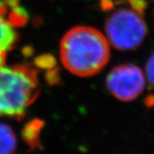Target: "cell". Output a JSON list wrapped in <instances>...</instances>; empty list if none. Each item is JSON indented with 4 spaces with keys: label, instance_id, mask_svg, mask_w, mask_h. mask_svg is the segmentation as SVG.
I'll return each mask as SVG.
<instances>
[{
    "label": "cell",
    "instance_id": "6da1fadb",
    "mask_svg": "<svg viewBox=\"0 0 154 154\" xmlns=\"http://www.w3.org/2000/svg\"><path fill=\"white\" fill-rule=\"evenodd\" d=\"M60 57L63 66L70 73L81 77L93 76L109 61V42L96 28L75 27L61 40Z\"/></svg>",
    "mask_w": 154,
    "mask_h": 154
},
{
    "label": "cell",
    "instance_id": "7a4b0ae2",
    "mask_svg": "<svg viewBox=\"0 0 154 154\" xmlns=\"http://www.w3.org/2000/svg\"><path fill=\"white\" fill-rule=\"evenodd\" d=\"M37 73L27 65H0V116L22 117L38 97Z\"/></svg>",
    "mask_w": 154,
    "mask_h": 154
},
{
    "label": "cell",
    "instance_id": "3957f363",
    "mask_svg": "<svg viewBox=\"0 0 154 154\" xmlns=\"http://www.w3.org/2000/svg\"><path fill=\"white\" fill-rule=\"evenodd\" d=\"M108 40L116 49L131 51L142 44L147 33L142 17L130 10H119L110 15L105 23Z\"/></svg>",
    "mask_w": 154,
    "mask_h": 154
},
{
    "label": "cell",
    "instance_id": "277c9868",
    "mask_svg": "<svg viewBox=\"0 0 154 154\" xmlns=\"http://www.w3.org/2000/svg\"><path fill=\"white\" fill-rule=\"evenodd\" d=\"M142 70L134 64H122L113 68L106 78V87L116 99L132 101L137 99L145 89Z\"/></svg>",
    "mask_w": 154,
    "mask_h": 154
},
{
    "label": "cell",
    "instance_id": "5b68a950",
    "mask_svg": "<svg viewBox=\"0 0 154 154\" xmlns=\"http://www.w3.org/2000/svg\"><path fill=\"white\" fill-rule=\"evenodd\" d=\"M27 18L17 0H0V65L5 63L6 52L17 42L15 27L24 24Z\"/></svg>",
    "mask_w": 154,
    "mask_h": 154
},
{
    "label": "cell",
    "instance_id": "8992f818",
    "mask_svg": "<svg viewBox=\"0 0 154 154\" xmlns=\"http://www.w3.org/2000/svg\"><path fill=\"white\" fill-rule=\"evenodd\" d=\"M17 148V137L11 127L0 123V154L11 153Z\"/></svg>",
    "mask_w": 154,
    "mask_h": 154
},
{
    "label": "cell",
    "instance_id": "52a82bcc",
    "mask_svg": "<svg viewBox=\"0 0 154 154\" xmlns=\"http://www.w3.org/2000/svg\"><path fill=\"white\" fill-rule=\"evenodd\" d=\"M41 128V124L38 121L30 122L24 129V137L26 141L32 147H35L38 144V136L39 130Z\"/></svg>",
    "mask_w": 154,
    "mask_h": 154
},
{
    "label": "cell",
    "instance_id": "ba28073f",
    "mask_svg": "<svg viewBox=\"0 0 154 154\" xmlns=\"http://www.w3.org/2000/svg\"><path fill=\"white\" fill-rule=\"evenodd\" d=\"M146 73L149 84L154 88V52L150 56L146 65Z\"/></svg>",
    "mask_w": 154,
    "mask_h": 154
},
{
    "label": "cell",
    "instance_id": "9c48e42d",
    "mask_svg": "<svg viewBox=\"0 0 154 154\" xmlns=\"http://www.w3.org/2000/svg\"><path fill=\"white\" fill-rule=\"evenodd\" d=\"M127 2L132 7L133 10L140 15H143L148 6L146 0H127Z\"/></svg>",
    "mask_w": 154,
    "mask_h": 154
},
{
    "label": "cell",
    "instance_id": "30bf717a",
    "mask_svg": "<svg viewBox=\"0 0 154 154\" xmlns=\"http://www.w3.org/2000/svg\"><path fill=\"white\" fill-rule=\"evenodd\" d=\"M100 3L104 11H111L114 8V2L112 0H101Z\"/></svg>",
    "mask_w": 154,
    "mask_h": 154
},
{
    "label": "cell",
    "instance_id": "8fae6325",
    "mask_svg": "<svg viewBox=\"0 0 154 154\" xmlns=\"http://www.w3.org/2000/svg\"><path fill=\"white\" fill-rule=\"evenodd\" d=\"M145 105L148 108L154 106V94H149L147 97L145 99Z\"/></svg>",
    "mask_w": 154,
    "mask_h": 154
}]
</instances>
